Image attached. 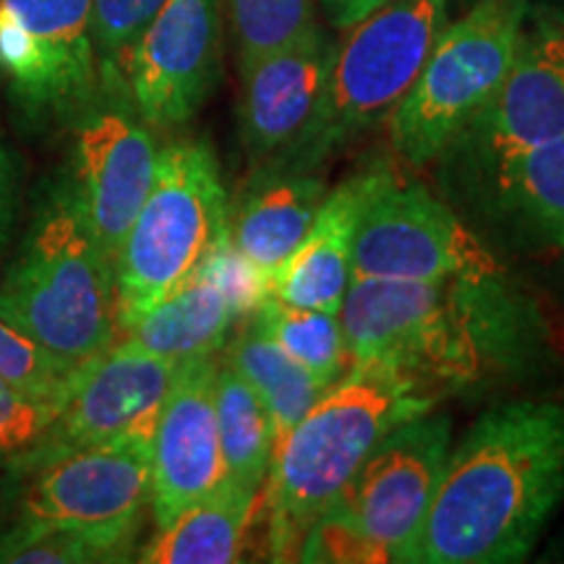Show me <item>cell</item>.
<instances>
[{
	"label": "cell",
	"instance_id": "obj_18",
	"mask_svg": "<svg viewBox=\"0 0 564 564\" xmlns=\"http://www.w3.org/2000/svg\"><path fill=\"white\" fill-rule=\"evenodd\" d=\"M390 171V165L369 167L352 175L335 192H327L303 241L267 278L270 299L340 314L345 293L352 282V241H356L361 212L373 188Z\"/></svg>",
	"mask_w": 564,
	"mask_h": 564
},
{
	"label": "cell",
	"instance_id": "obj_21",
	"mask_svg": "<svg viewBox=\"0 0 564 564\" xmlns=\"http://www.w3.org/2000/svg\"><path fill=\"white\" fill-rule=\"evenodd\" d=\"M262 491L228 478L220 489L186 507L139 556L150 564H230L241 560L246 535Z\"/></svg>",
	"mask_w": 564,
	"mask_h": 564
},
{
	"label": "cell",
	"instance_id": "obj_13",
	"mask_svg": "<svg viewBox=\"0 0 564 564\" xmlns=\"http://www.w3.org/2000/svg\"><path fill=\"white\" fill-rule=\"evenodd\" d=\"M181 366L116 340L76 379L58 419L32 447L37 465L70 449L118 440L152 442L154 423Z\"/></svg>",
	"mask_w": 564,
	"mask_h": 564
},
{
	"label": "cell",
	"instance_id": "obj_11",
	"mask_svg": "<svg viewBox=\"0 0 564 564\" xmlns=\"http://www.w3.org/2000/svg\"><path fill=\"white\" fill-rule=\"evenodd\" d=\"M95 0H0V70L26 108L82 110L100 87Z\"/></svg>",
	"mask_w": 564,
	"mask_h": 564
},
{
	"label": "cell",
	"instance_id": "obj_20",
	"mask_svg": "<svg viewBox=\"0 0 564 564\" xmlns=\"http://www.w3.org/2000/svg\"><path fill=\"white\" fill-rule=\"evenodd\" d=\"M327 186L308 173H278L251 194L228 223L230 241L264 280L285 262L312 228Z\"/></svg>",
	"mask_w": 564,
	"mask_h": 564
},
{
	"label": "cell",
	"instance_id": "obj_17",
	"mask_svg": "<svg viewBox=\"0 0 564 564\" xmlns=\"http://www.w3.org/2000/svg\"><path fill=\"white\" fill-rule=\"evenodd\" d=\"M337 45L319 24L241 68V137L253 160H278L312 121Z\"/></svg>",
	"mask_w": 564,
	"mask_h": 564
},
{
	"label": "cell",
	"instance_id": "obj_14",
	"mask_svg": "<svg viewBox=\"0 0 564 564\" xmlns=\"http://www.w3.org/2000/svg\"><path fill=\"white\" fill-rule=\"evenodd\" d=\"M215 356L181 366L150 442V507L158 528L228 481L215 413Z\"/></svg>",
	"mask_w": 564,
	"mask_h": 564
},
{
	"label": "cell",
	"instance_id": "obj_33",
	"mask_svg": "<svg viewBox=\"0 0 564 564\" xmlns=\"http://www.w3.org/2000/svg\"><path fill=\"white\" fill-rule=\"evenodd\" d=\"M11 232V165L6 158L3 147H0V251Z\"/></svg>",
	"mask_w": 564,
	"mask_h": 564
},
{
	"label": "cell",
	"instance_id": "obj_24",
	"mask_svg": "<svg viewBox=\"0 0 564 564\" xmlns=\"http://www.w3.org/2000/svg\"><path fill=\"white\" fill-rule=\"evenodd\" d=\"M253 316V327L262 329L274 345L308 369L322 384L333 387L348 373L350 352L345 345L340 314L301 308L278 299L262 301Z\"/></svg>",
	"mask_w": 564,
	"mask_h": 564
},
{
	"label": "cell",
	"instance_id": "obj_8",
	"mask_svg": "<svg viewBox=\"0 0 564 564\" xmlns=\"http://www.w3.org/2000/svg\"><path fill=\"white\" fill-rule=\"evenodd\" d=\"M474 291L484 288L352 278L340 306L350 366H398L436 387L474 382L481 371Z\"/></svg>",
	"mask_w": 564,
	"mask_h": 564
},
{
	"label": "cell",
	"instance_id": "obj_22",
	"mask_svg": "<svg viewBox=\"0 0 564 564\" xmlns=\"http://www.w3.org/2000/svg\"><path fill=\"white\" fill-rule=\"evenodd\" d=\"M228 364L262 398L272 421L274 444L329 390L253 324L232 343Z\"/></svg>",
	"mask_w": 564,
	"mask_h": 564
},
{
	"label": "cell",
	"instance_id": "obj_9",
	"mask_svg": "<svg viewBox=\"0 0 564 564\" xmlns=\"http://www.w3.org/2000/svg\"><path fill=\"white\" fill-rule=\"evenodd\" d=\"M352 278L502 285L499 259L444 204L394 171L373 188L352 241Z\"/></svg>",
	"mask_w": 564,
	"mask_h": 564
},
{
	"label": "cell",
	"instance_id": "obj_7",
	"mask_svg": "<svg viewBox=\"0 0 564 564\" xmlns=\"http://www.w3.org/2000/svg\"><path fill=\"white\" fill-rule=\"evenodd\" d=\"M528 11V0H476L444 26L411 89L387 116L400 160L429 165L468 131L518 55Z\"/></svg>",
	"mask_w": 564,
	"mask_h": 564
},
{
	"label": "cell",
	"instance_id": "obj_26",
	"mask_svg": "<svg viewBox=\"0 0 564 564\" xmlns=\"http://www.w3.org/2000/svg\"><path fill=\"white\" fill-rule=\"evenodd\" d=\"M238 42V66L299 37L314 24V0H223Z\"/></svg>",
	"mask_w": 564,
	"mask_h": 564
},
{
	"label": "cell",
	"instance_id": "obj_3",
	"mask_svg": "<svg viewBox=\"0 0 564 564\" xmlns=\"http://www.w3.org/2000/svg\"><path fill=\"white\" fill-rule=\"evenodd\" d=\"M0 319L82 371L116 343V270L74 192L42 212L0 282Z\"/></svg>",
	"mask_w": 564,
	"mask_h": 564
},
{
	"label": "cell",
	"instance_id": "obj_23",
	"mask_svg": "<svg viewBox=\"0 0 564 564\" xmlns=\"http://www.w3.org/2000/svg\"><path fill=\"white\" fill-rule=\"evenodd\" d=\"M215 413L228 478L262 491L274 453L272 421L262 398L230 364L217 366Z\"/></svg>",
	"mask_w": 564,
	"mask_h": 564
},
{
	"label": "cell",
	"instance_id": "obj_1",
	"mask_svg": "<svg viewBox=\"0 0 564 564\" xmlns=\"http://www.w3.org/2000/svg\"><path fill=\"white\" fill-rule=\"evenodd\" d=\"M564 497V405L491 408L449 449L423 523V564H507L533 552Z\"/></svg>",
	"mask_w": 564,
	"mask_h": 564
},
{
	"label": "cell",
	"instance_id": "obj_2",
	"mask_svg": "<svg viewBox=\"0 0 564 564\" xmlns=\"http://www.w3.org/2000/svg\"><path fill=\"white\" fill-rule=\"evenodd\" d=\"M436 384L387 364H352L274 444L262 486L274 560H299L303 535L377 444L432 411Z\"/></svg>",
	"mask_w": 564,
	"mask_h": 564
},
{
	"label": "cell",
	"instance_id": "obj_19",
	"mask_svg": "<svg viewBox=\"0 0 564 564\" xmlns=\"http://www.w3.org/2000/svg\"><path fill=\"white\" fill-rule=\"evenodd\" d=\"M236 314L220 288L196 274L178 291L147 308L137 322L118 333L116 340L137 345L162 361L186 366L215 356Z\"/></svg>",
	"mask_w": 564,
	"mask_h": 564
},
{
	"label": "cell",
	"instance_id": "obj_10",
	"mask_svg": "<svg viewBox=\"0 0 564 564\" xmlns=\"http://www.w3.org/2000/svg\"><path fill=\"white\" fill-rule=\"evenodd\" d=\"M150 505V442L118 440L70 449L45 465L21 499L24 523L74 531L121 560Z\"/></svg>",
	"mask_w": 564,
	"mask_h": 564
},
{
	"label": "cell",
	"instance_id": "obj_29",
	"mask_svg": "<svg viewBox=\"0 0 564 564\" xmlns=\"http://www.w3.org/2000/svg\"><path fill=\"white\" fill-rule=\"evenodd\" d=\"M0 562L11 564H79L112 562L108 552L89 539L51 525L24 523L9 539L0 541Z\"/></svg>",
	"mask_w": 564,
	"mask_h": 564
},
{
	"label": "cell",
	"instance_id": "obj_25",
	"mask_svg": "<svg viewBox=\"0 0 564 564\" xmlns=\"http://www.w3.org/2000/svg\"><path fill=\"white\" fill-rule=\"evenodd\" d=\"M497 186L549 246L564 251V137L502 162Z\"/></svg>",
	"mask_w": 564,
	"mask_h": 564
},
{
	"label": "cell",
	"instance_id": "obj_28",
	"mask_svg": "<svg viewBox=\"0 0 564 564\" xmlns=\"http://www.w3.org/2000/svg\"><path fill=\"white\" fill-rule=\"evenodd\" d=\"M165 0H95L91 40H95L100 79H123V63L144 26Z\"/></svg>",
	"mask_w": 564,
	"mask_h": 564
},
{
	"label": "cell",
	"instance_id": "obj_16",
	"mask_svg": "<svg viewBox=\"0 0 564 564\" xmlns=\"http://www.w3.org/2000/svg\"><path fill=\"white\" fill-rule=\"evenodd\" d=\"M76 199L112 267L158 178L152 133L121 110L89 116L76 133Z\"/></svg>",
	"mask_w": 564,
	"mask_h": 564
},
{
	"label": "cell",
	"instance_id": "obj_31",
	"mask_svg": "<svg viewBox=\"0 0 564 564\" xmlns=\"http://www.w3.org/2000/svg\"><path fill=\"white\" fill-rule=\"evenodd\" d=\"M63 403L40 400L0 379V455L30 449L58 419Z\"/></svg>",
	"mask_w": 564,
	"mask_h": 564
},
{
	"label": "cell",
	"instance_id": "obj_5",
	"mask_svg": "<svg viewBox=\"0 0 564 564\" xmlns=\"http://www.w3.org/2000/svg\"><path fill=\"white\" fill-rule=\"evenodd\" d=\"M449 3L453 0H390L350 26L312 121L274 160V171H314L358 131L390 116L447 26Z\"/></svg>",
	"mask_w": 564,
	"mask_h": 564
},
{
	"label": "cell",
	"instance_id": "obj_27",
	"mask_svg": "<svg viewBox=\"0 0 564 564\" xmlns=\"http://www.w3.org/2000/svg\"><path fill=\"white\" fill-rule=\"evenodd\" d=\"M82 371L68 369L51 350L19 333L13 324L0 319V379L3 382L32 398L66 403Z\"/></svg>",
	"mask_w": 564,
	"mask_h": 564
},
{
	"label": "cell",
	"instance_id": "obj_6",
	"mask_svg": "<svg viewBox=\"0 0 564 564\" xmlns=\"http://www.w3.org/2000/svg\"><path fill=\"white\" fill-rule=\"evenodd\" d=\"M228 232V199L215 154L202 141L160 150L158 178L116 257L118 333L196 278Z\"/></svg>",
	"mask_w": 564,
	"mask_h": 564
},
{
	"label": "cell",
	"instance_id": "obj_32",
	"mask_svg": "<svg viewBox=\"0 0 564 564\" xmlns=\"http://www.w3.org/2000/svg\"><path fill=\"white\" fill-rule=\"evenodd\" d=\"M390 0H319L324 19L340 32H348L350 26H356L358 21L371 17L373 11H379Z\"/></svg>",
	"mask_w": 564,
	"mask_h": 564
},
{
	"label": "cell",
	"instance_id": "obj_15",
	"mask_svg": "<svg viewBox=\"0 0 564 564\" xmlns=\"http://www.w3.org/2000/svg\"><path fill=\"white\" fill-rule=\"evenodd\" d=\"M463 137H474L494 171L514 154L564 137V19L539 17L525 24L505 82Z\"/></svg>",
	"mask_w": 564,
	"mask_h": 564
},
{
	"label": "cell",
	"instance_id": "obj_4",
	"mask_svg": "<svg viewBox=\"0 0 564 564\" xmlns=\"http://www.w3.org/2000/svg\"><path fill=\"white\" fill-rule=\"evenodd\" d=\"M449 442V419L429 413L387 434L303 535L299 560L415 562Z\"/></svg>",
	"mask_w": 564,
	"mask_h": 564
},
{
	"label": "cell",
	"instance_id": "obj_30",
	"mask_svg": "<svg viewBox=\"0 0 564 564\" xmlns=\"http://www.w3.org/2000/svg\"><path fill=\"white\" fill-rule=\"evenodd\" d=\"M196 274H202V278H207L220 288L230 303L232 314H236V319L257 312L262 306V301L270 295L267 293L264 274L246 262L243 253L232 246L230 232H225L220 241H217V246L209 251V257L204 259L202 270Z\"/></svg>",
	"mask_w": 564,
	"mask_h": 564
},
{
	"label": "cell",
	"instance_id": "obj_12",
	"mask_svg": "<svg viewBox=\"0 0 564 564\" xmlns=\"http://www.w3.org/2000/svg\"><path fill=\"white\" fill-rule=\"evenodd\" d=\"M223 0H165L133 42L123 82L154 129L188 123L220 79Z\"/></svg>",
	"mask_w": 564,
	"mask_h": 564
}]
</instances>
